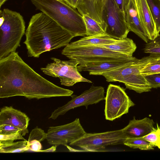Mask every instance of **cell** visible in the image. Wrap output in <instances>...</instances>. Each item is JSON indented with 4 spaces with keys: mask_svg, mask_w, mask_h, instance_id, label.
<instances>
[{
    "mask_svg": "<svg viewBox=\"0 0 160 160\" xmlns=\"http://www.w3.org/2000/svg\"><path fill=\"white\" fill-rule=\"evenodd\" d=\"M73 92L56 85L25 63L15 51L0 59V98L29 99L70 96Z\"/></svg>",
    "mask_w": 160,
    "mask_h": 160,
    "instance_id": "cell-1",
    "label": "cell"
},
{
    "mask_svg": "<svg viewBox=\"0 0 160 160\" xmlns=\"http://www.w3.org/2000/svg\"><path fill=\"white\" fill-rule=\"evenodd\" d=\"M25 35L28 56L37 58L45 52L65 47L74 37L42 12L32 17Z\"/></svg>",
    "mask_w": 160,
    "mask_h": 160,
    "instance_id": "cell-2",
    "label": "cell"
},
{
    "mask_svg": "<svg viewBox=\"0 0 160 160\" xmlns=\"http://www.w3.org/2000/svg\"><path fill=\"white\" fill-rule=\"evenodd\" d=\"M36 9L44 13L74 37L86 36L82 15L64 0H31Z\"/></svg>",
    "mask_w": 160,
    "mask_h": 160,
    "instance_id": "cell-3",
    "label": "cell"
},
{
    "mask_svg": "<svg viewBox=\"0 0 160 160\" xmlns=\"http://www.w3.org/2000/svg\"><path fill=\"white\" fill-rule=\"evenodd\" d=\"M0 59L15 51L25 33L23 17L8 8L0 11Z\"/></svg>",
    "mask_w": 160,
    "mask_h": 160,
    "instance_id": "cell-4",
    "label": "cell"
},
{
    "mask_svg": "<svg viewBox=\"0 0 160 160\" xmlns=\"http://www.w3.org/2000/svg\"><path fill=\"white\" fill-rule=\"evenodd\" d=\"M143 67L139 59L128 62L123 65L103 73L102 76L107 82H118L123 83L126 88L139 93L151 91L144 76L140 72Z\"/></svg>",
    "mask_w": 160,
    "mask_h": 160,
    "instance_id": "cell-5",
    "label": "cell"
},
{
    "mask_svg": "<svg viewBox=\"0 0 160 160\" xmlns=\"http://www.w3.org/2000/svg\"><path fill=\"white\" fill-rule=\"evenodd\" d=\"M62 54L70 59L76 60L81 64L99 61L122 60L128 62L137 59L120 53L113 51L98 45L72 46L68 44L62 51Z\"/></svg>",
    "mask_w": 160,
    "mask_h": 160,
    "instance_id": "cell-6",
    "label": "cell"
},
{
    "mask_svg": "<svg viewBox=\"0 0 160 160\" xmlns=\"http://www.w3.org/2000/svg\"><path fill=\"white\" fill-rule=\"evenodd\" d=\"M125 139L121 129L100 133H86L69 145L78 147L84 151L100 152L108 146L122 144Z\"/></svg>",
    "mask_w": 160,
    "mask_h": 160,
    "instance_id": "cell-7",
    "label": "cell"
},
{
    "mask_svg": "<svg viewBox=\"0 0 160 160\" xmlns=\"http://www.w3.org/2000/svg\"><path fill=\"white\" fill-rule=\"evenodd\" d=\"M51 59L53 62L48 64L46 67L41 68V69L46 75L58 77L62 85L71 86L80 82H92L80 74L77 68L79 62L76 60L70 59L63 61L53 57Z\"/></svg>",
    "mask_w": 160,
    "mask_h": 160,
    "instance_id": "cell-8",
    "label": "cell"
},
{
    "mask_svg": "<svg viewBox=\"0 0 160 160\" xmlns=\"http://www.w3.org/2000/svg\"><path fill=\"white\" fill-rule=\"evenodd\" d=\"M105 100V119L111 121L128 113L135 105L122 88L111 84L108 86Z\"/></svg>",
    "mask_w": 160,
    "mask_h": 160,
    "instance_id": "cell-9",
    "label": "cell"
},
{
    "mask_svg": "<svg viewBox=\"0 0 160 160\" xmlns=\"http://www.w3.org/2000/svg\"><path fill=\"white\" fill-rule=\"evenodd\" d=\"M103 19L106 34L116 39L127 38L130 31L125 13L118 8L114 0H108L103 12Z\"/></svg>",
    "mask_w": 160,
    "mask_h": 160,
    "instance_id": "cell-10",
    "label": "cell"
},
{
    "mask_svg": "<svg viewBox=\"0 0 160 160\" xmlns=\"http://www.w3.org/2000/svg\"><path fill=\"white\" fill-rule=\"evenodd\" d=\"M87 132L82 126L79 119L76 118L66 124L49 128L46 139L49 144L66 146L81 138Z\"/></svg>",
    "mask_w": 160,
    "mask_h": 160,
    "instance_id": "cell-11",
    "label": "cell"
},
{
    "mask_svg": "<svg viewBox=\"0 0 160 160\" xmlns=\"http://www.w3.org/2000/svg\"><path fill=\"white\" fill-rule=\"evenodd\" d=\"M104 94L105 90L103 87L92 85L88 89L78 96L72 95L71 96V100L65 105L55 110L48 118L56 119L68 111L80 106H84L87 109L88 106L97 104L105 100Z\"/></svg>",
    "mask_w": 160,
    "mask_h": 160,
    "instance_id": "cell-12",
    "label": "cell"
},
{
    "mask_svg": "<svg viewBox=\"0 0 160 160\" xmlns=\"http://www.w3.org/2000/svg\"><path fill=\"white\" fill-rule=\"evenodd\" d=\"M30 120L25 113L12 106H5L0 109V125L8 124L20 128L23 136L28 132V128Z\"/></svg>",
    "mask_w": 160,
    "mask_h": 160,
    "instance_id": "cell-13",
    "label": "cell"
},
{
    "mask_svg": "<svg viewBox=\"0 0 160 160\" xmlns=\"http://www.w3.org/2000/svg\"><path fill=\"white\" fill-rule=\"evenodd\" d=\"M124 13L126 23L130 31L135 33L148 43L150 40L149 35L141 21L136 7L132 0L128 1Z\"/></svg>",
    "mask_w": 160,
    "mask_h": 160,
    "instance_id": "cell-14",
    "label": "cell"
},
{
    "mask_svg": "<svg viewBox=\"0 0 160 160\" xmlns=\"http://www.w3.org/2000/svg\"><path fill=\"white\" fill-rule=\"evenodd\" d=\"M108 0H78L76 8L81 15L86 14L101 24L105 29L103 12Z\"/></svg>",
    "mask_w": 160,
    "mask_h": 160,
    "instance_id": "cell-15",
    "label": "cell"
},
{
    "mask_svg": "<svg viewBox=\"0 0 160 160\" xmlns=\"http://www.w3.org/2000/svg\"><path fill=\"white\" fill-rule=\"evenodd\" d=\"M154 124L153 120L149 118L138 120L134 117L122 130L125 138L141 137L149 133L154 128Z\"/></svg>",
    "mask_w": 160,
    "mask_h": 160,
    "instance_id": "cell-16",
    "label": "cell"
},
{
    "mask_svg": "<svg viewBox=\"0 0 160 160\" xmlns=\"http://www.w3.org/2000/svg\"><path fill=\"white\" fill-rule=\"evenodd\" d=\"M128 62L122 60L88 62L79 64L77 68L79 72L87 71L91 75H102L103 73L120 67Z\"/></svg>",
    "mask_w": 160,
    "mask_h": 160,
    "instance_id": "cell-17",
    "label": "cell"
},
{
    "mask_svg": "<svg viewBox=\"0 0 160 160\" xmlns=\"http://www.w3.org/2000/svg\"><path fill=\"white\" fill-rule=\"evenodd\" d=\"M136 8L141 21L149 35L150 40H154L158 34L146 0H139Z\"/></svg>",
    "mask_w": 160,
    "mask_h": 160,
    "instance_id": "cell-18",
    "label": "cell"
},
{
    "mask_svg": "<svg viewBox=\"0 0 160 160\" xmlns=\"http://www.w3.org/2000/svg\"><path fill=\"white\" fill-rule=\"evenodd\" d=\"M98 46L130 57L133 56V54L137 48L136 44L132 40L127 38L118 39L116 42L112 43Z\"/></svg>",
    "mask_w": 160,
    "mask_h": 160,
    "instance_id": "cell-19",
    "label": "cell"
},
{
    "mask_svg": "<svg viewBox=\"0 0 160 160\" xmlns=\"http://www.w3.org/2000/svg\"><path fill=\"white\" fill-rule=\"evenodd\" d=\"M118 40L105 34L85 36L78 41L71 42L68 45L72 46L102 45L114 43Z\"/></svg>",
    "mask_w": 160,
    "mask_h": 160,
    "instance_id": "cell-20",
    "label": "cell"
},
{
    "mask_svg": "<svg viewBox=\"0 0 160 160\" xmlns=\"http://www.w3.org/2000/svg\"><path fill=\"white\" fill-rule=\"evenodd\" d=\"M86 29V36H91L105 34V29L102 26L88 15H82Z\"/></svg>",
    "mask_w": 160,
    "mask_h": 160,
    "instance_id": "cell-21",
    "label": "cell"
},
{
    "mask_svg": "<svg viewBox=\"0 0 160 160\" xmlns=\"http://www.w3.org/2000/svg\"><path fill=\"white\" fill-rule=\"evenodd\" d=\"M27 140L7 143H0V153H19L29 150L27 145Z\"/></svg>",
    "mask_w": 160,
    "mask_h": 160,
    "instance_id": "cell-22",
    "label": "cell"
},
{
    "mask_svg": "<svg viewBox=\"0 0 160 160\" xmlns=\"http://www.w3.org/2000/svg\"><path fill=\"white\" fill-rule=\"evenodd\" d=\"M123 144L133 148H138L141 150H153L151 144L141 137L128 138L125 139Z\"/></svg>",
    "mask_w": 160,
    "mask_h": 160,
    "instance_id": "cell-23",
    "label": "cell"
},
{
    "mask_svg": "<svg viewBox=\"0 0 160 160\" xmlns=\"http://www.w3.org/2000/svg\"><path fill=\"white\" fill-rule=\"evenodd\" d=\"M156 25L158 34L160 32V0H146Z\"/></svg>",
    "mask_w": 160,
    "mask_h": 160,
    "instance_id": "cell-24",
    "label": "cell"
},
{
    "mask_svg": "<svg viewBox=\"0 0 160 160\" xmlns=\"http://www.w3.org/2000/svg\"><path fill=\"white\" fill-rule=\"evenodd\" d=\"M144 52L150 54V56L160 57V34L145 45Z\"/></svg>",
    "mask_w": 160,
    "mask_h": 160,
    "instance_id": "cell-25",
    "label": "cell"
},
{
    "mask_svg": "<svg viewBox=\"0 0 160 160\" xmlns=\"http://www.w3.org/2000/svg\"><path fill=\"white\" fill-rule=\"evenodd\" d=\"M141 138L150 142L153 147L160 149V126L157 123L156 128H154L148 134Z\"/></svg>",
    "mask_w": 160,
    "mask_h": 160,
    "instance_id": "cell-26",
    "label": "cell"
},
{
    "mask_svg": "<svg viewBox=\"0 0 160 160\" xmlns=\"http://www.w3.org/2000/svg\"><path fill=\"white\" fill-rule=\"evenodd\" d=\"M142 64L143 67L140 72L143 75L160 73V63Z\"/></svg>",
    "mask_w": 160,
    "mask_h": 160,
    "instance_id": "cell-27",
    "label": "cell"
},
{
    "mask_svg": "<svg viewBox=\"0 0 160 160\" xmlns=\"http://www.w3.org/2000/svg\"><path fill=\"white\" fill-rule=\"evenodd\" d=\"M47 137V133H45L42 129L37 127L31 131L28 142L37 140L41 142L46 139Z\"/></svg>",
    "mask_w": 160,
    "mask_h": 160,
    "instance_id": "cell-28",
    "label": "cell"
},
{
    "mask_svg": "<svg viewBox=\"0 0 160 160\" xmlns=\"http://www.w3.org/2000/svg\"><path fill=\"white\" fill-rule=\"evenodd\" d=\"M17 140H26L23 137L20 132L8 134H0V143L11 142Z\"/></svg>",
    "mask_w": 160,
    "mask_h": 160,
    "instance_id": "cell-29",
    "label": "cell"
},
{
    "mask_svg": "<svg viewBox=\"0 0 160 160\" xmlns=\"http://www.w3.org/2000/svg\"><path fill=\"white\" fill-rule=\"evenodd\" d=\"M151 88H160V73L144 76Z\"/></svg>",
    "mask_w": 160,
    "mask_h": 160,
    "instance_id": "cell-30",
    "label": "cell"
},
{
    "mask_svg": "<svg viewBox=\"0 0 160 160\" xmlns=\"http://www.w3.org/2000/svg\"><path fill=\"white\" fill-rule=\"evenodd\" d=\"M20 132L22 133V130L11 125L3 124L0 125V134H8Z\"/></svg>",
    "mask_w": 160,
    "mask_h": 160,
    "instance_id": "cell-31",
    "label": "cell"
},
{
    "mask_svg": "<svg viewBox=\"0 0 160 160\" xmlns=\"http://www.w3.org/2000/svg\"><path fill=\"white\" fill-rule=\"evenodd\" d=\"M27 145L29 149L35 152H39L42 150V146L40 142L37 140H33L27 142Z\"/></svg>",
    "mask_w": 160,
    "mask_h": 160,
    "instance_id": "cell-32",
    "label": "cell"
},
{
    "mask_svg": "<svg viewBox=\"0 0 160 160\" xmlns=\"http://www.w3.org/2000/svg\"><path fill=\"white\" fill-rule=\"evenodd\" d=\"M143 64L151 63H160V57L149 56L140 59Z\"/></svg>",
    "mask_w": 160,
    "mask_h": 160,
    "instance_id": "cell-33",
    "label": "cell"
},
{
    "mask_svg": "<svg viewBox=\"0 0 160 160\" xmlns=\"http://www.w3.org/2000/svg\"><path fill=\"white\" fill-rule=\"evenodd\" d=\"M118 8L124 13L127 4L129 0H114Z\"/></svg>",
    "mask_w": 160,
    "mask_h": 160,
    "instance_id": "cell-34",
    "label": "cell"
},
{
    "mask_svg": "<svg viewBox=\"0 0 160 160\" xmlns=\"http://www.w3.org/2000/svg\"><path fill=\"white\" fill-rule=\"evenodd\" d=\"M68 4L76 9L78 0H64Z\"/></svg>",
    "mask_w": 160,
    "mask_h": 160,
    "instance_id": "cell-35",
    "label": "cell"
},
{
    "mask_svg": "<svg viewBox=\"0 0 160 160\" xmlns=\"http://www.w3.org/2000/svg\"><path fill=\"white\" fill-rule=\"evenodd\" d=\"M57 147V146L56 145H53L49 148L44 150H41L39 152H54L56 151Z\"/></svg>",
    "mask_w": 160,
    "mask_h": 160,
    "instance_id": "cell-36",
    "label": "cell"
},
{
    "mask_svg": "<svg viewBox=\"0 0 160 160\" xmlns=\"http://www.w3.org/2000/svg\"><path fill=\"white\" fill-rule=\"evenodd\" d=\"M7 0H0V7Z\"/></svg>",
    "mask_w": 160,
    "mask_h": 160,
    "instance_id": "cell-37",
    "label": "cell"
},
{
    "mask_svg": "<svg viewBox=\"0 0 160 160\" xmlns=\"http://www.w3.org/2000/svg\"><path fill=\"white\" fill-rule=\"evenodd\" d=\"M132 0V1L133 3L134 4L136 7H137V6L138 4V3L139 0Z\"/></svg>",
    "mask_w": 160,
    "mask_h": 160,
    "instance_id": "cell-38",
    "label": "cell"
}]
</instances>
